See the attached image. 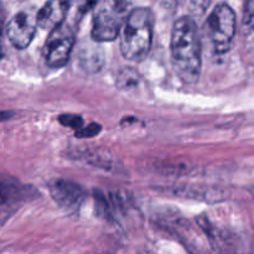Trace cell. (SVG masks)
Returning a JSON list of instances; mask_svg holds the SVG:
<instances>
[{"label": "cell", "instance_id": "6", "mask_svg": "<svg viewBox=\"0 0 254 254\" xmlns=\"http://www.w3.org/2000/svg\"><path fill=\"white\" fill-rule=\"evenodd\" d=\"M74 41V32L69 25L64 22L52 29L44 46V57L46 64L52 68L64 67L71 56Z\"/></svg>", "mask_w": 254, "mask_h": 254}, {"label": "cell", "instance_id": "9", "mask_svg": "<svg viewBox=\"0 0 254 254\" xmlns=\"http://www.w3.org/2000/svg\"><path fill=\"white\" fill-rule=\"evenodd\" d=\"M72 0H47L44 6L37 12V24L41 29L50 30L64 24Z\"/></svg>", "mask_w": 254, "mask_h": 254}, {"label": "cell", "instance_id": "5", "mask_svg": "<svg viewBox=\"0 0 254 254\" xmlns=\"http://www.w3.org/2000/svg\"><path fill=\"white\" fill-rule=\"evenodd\" d=\"M35 196L36 191L31 186L24 185L10 175L0 174V225Z\"/></svg>", "mask_w": 254, "mask_h": 254}, {"label": "cell", "instance_id": "1", "mask_svg": "<svg viewBox=\"0 0 254 254\" xmlns=\"http://www.w3.org/2000/svg\"><path fill=\"white\" fill-rule=\"evenodd\" d=\"M171 61L183 82L193 84L201 73V42L196 21L186 15L176 20L171 32Z\"/></svg>", "mask_w": 254, "mask_h": 254}, {"label": "cell", "instance_id": "14", "mask_svg": "<svg viewBox=\"0 0 254 254\" xmlns=\"http://www.w3.org/2000/svg\"><path fill=\"white\" fill-rule=\"evenodd\" d=\"M101 131V126L97 123H91L87 127H82L76 130L77 138H92Z\"/></svg>", "mask_w": 254, "mask_h": 254}, {"label": "cell", "instance_id": "15", "mask_svg": "<svg viewBox=\"0 0 254 254\" xmlns=\"http://www.w3.org/2000/svg\"><path fill=\"white\" fill-rule=\"evenodd\" d=\"M254 20V0H246L245 2V25L248 27Z\"/></svg>", "mask_w": 254, "mask_h": 254}, {"label": "cell", "instance_id": "4", "mask_svg": "<svg viewBox=\"0 0 254 254\" xmlns=\"http://www.w3.org/2000/svg\"><path fill=\"white\" fill-rule=\"evenodd\" d=\"M237 19L232 7L220 4L212 10L206 22L208 37L217 54H226L232 46L236 35Z\"/></svg>", "mask_w": 254, "mask_h": 254}, {"label": "cell", "instance_id": "7", "mask_svg": "<svg viewBox=\"0 0 254 254\" xmlns=\"http://www.w3.org/2000/svg\"><path fill=\"white\" fill-rule=\"evenodd\" d=\"M55 202L67 212H77L86 200V191L78 184L66 179H56L49 185Z\"/></svg>", "mask_w": 254, "mask_h": 254}, {"label": "cell", "instance_id": "12", "mask_svg": "<svg viewBox=\"0 0 254 254\" xmlns=\"http://www.w3.org/2000/svg\"><path fill=\"white\" fill-rule=\"evenodd\" d=\"M211 0H190L189 1V10H190V16L201 17L206 12V10L210 6Z\"/></svg>", "mask_w": 254, "mask_h": 254}, {"label": "cell", "instance_id": "8", "mask_svg": "<svg viewBox=\"0 0 254 254\" xmlns=\"http://www.w3.org/2000/svg\"><path fill=\"white\" fill-rule=\"evenodd\" d=\"M37 26L36 17L31 16L29 12H17L6 26L7 39L16 49H26L34 40Z\"/></svg>", "mask_w": 254, "mask_h": 254}, {"label": "cell", "instance_id": "10", "mask_svg": "<svg viewBox=\"0 0 254 254\" xmlns=\"http://www.w3.org/2000/svg\"><path fill=\"white\" fill-rule=\"evenodd\" d=\"M98 42L96 44L86 42L81 46L78 54L79 66L86 73H96L103 67L104 64V54L103 50L98 46Z\"/></svg>", "mask_w": 254, "mask_h": 254}, {"label": "cell", "instance_id": "13", "mask_svg": "<svg viewBox=\"0 0 254 254\" xmlns=\"http://www.w3.org/2000/svg\"><path fill=\"white\" fill-rule=\"evenodd\" d=\"M59 121L62 126L76 129V130H78L79 128L83 127V119L79 116H77V114H62L59 118Z\"/></svg>", "mask_w": 254, "mask_h": 254}, {"label": "cell", "instance_id": "11", "mask_svg": "<svg viewBox=\"0 0 254 254\" xmlns=\"http://www.w3.org/2000/svg\"><path fill=\"white\" fill-rule=\"evenodd\" d=\"M139 82V73L133 68H124L122 69L121 73L118 74L117 83L121 88L130 89L133 87L138 86Z\"/></svg>", "mask_w": 254, "mask_h": 254}, {"label": "cell", "instance_id": "2", "mask_svg": "<svg viewBox=\"0 0 254 254\" xmlns=\"http://www.w3.org/2000/svg\"><path fill=\"white\" fill-rule=\"evenodd\" d=\"M154 14L148 7L130 10L124 24L121 39V50L124 59L139 62L150 51L153 41Z\"/></svg>", "mask_w": 254, "mask_h": 254}, {"label": "cell", "instance_id": "16", "mask_svg": "<svg viewBox=\"0 0 254 254\" xmlns=\"http://www.w3.org/2000/svg\"><path fill=\"white\" fill-rule=\"evenodd\" d=\"M101 0H82L81 1V11L82 12H86L88 11L89 9L96 6Z\"/></svg>", "mask_w": 254, "mask_h": 254}, {"label": "cell", "instance_id": "17", "mask_svg": "<svg viewBox=\"0 0 254 254\" xmlns=\"http://www.w3.org/2000/svg\"><path fill=\"white\" fill-rule=\"evenodd\" d=\"M163 1L164 5H166V6H176V5L180 4L183 0H161Z\"/></svg>", "mask_w": 254, "mask_h": 254}, {"label": "cell", "instance_id": "18", "mask_svg": "<svg viewBox=\"0 0 254 254\" xmlns=\"http://www.w3.org/2000/svg\"><path fill=\"white\" fill-rule=\"evenodd\" d=\"M4 42H2V30L1 26H0V59H2L4 56Z\"/></svg>", "mask_w": 254, "mask_h": 254}, {"label": "cell", "instance_id": "3", "mask_svg": "<svg viewBox=\"0 0 254 254\" xmlns=\"http://www.w3.org/2000/svg\"><path fill=\"white\" fill-rule=\"evenodd\" d=\"M96 6L92 40L97 42L113 41L119 35L130 12L128 0H101Z\"/></svg>", "mask_w": 254, "mask_h": 254}]
</instances>
